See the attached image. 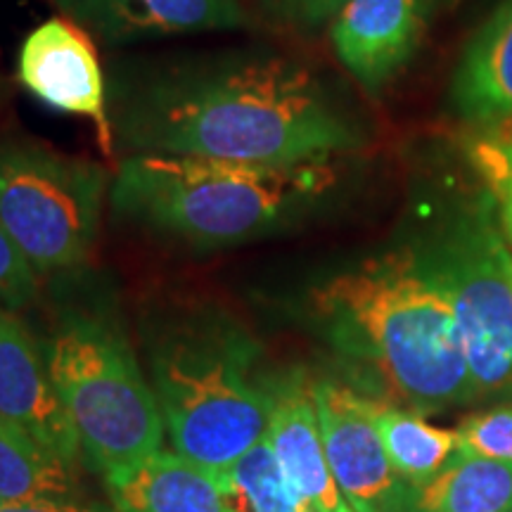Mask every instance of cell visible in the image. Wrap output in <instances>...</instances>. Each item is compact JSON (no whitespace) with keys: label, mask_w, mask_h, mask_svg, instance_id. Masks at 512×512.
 I'll return each instance as SVG.
<instances>
[{"label":"cell","mask_w":512,"mask_h":512,"mask_svg":"<svg viewBox=\"0 0 512 512\" xmlns=\"http://www.w3.org/2000/svg\"><path fill=\"white\" fill-rule=\"evenodd\" d=\"M114 138L131 155L292 166L361 145V128L304 64L264 50L119 69Z\"/></svg>","instance_id":"obj_1"},{"label":"cell","mask_w":512,"mask_h":512,"mask_svg":"<svg viewBox=\"0 0 512 512\" xmlns=\"http://www.w3.org/2000/svg\"><path fill=\"white\" fill-rule=\"evenodd\" d=\"M332 344L370 363L387 392L415 413L477 394L451 299L430 256L399 249L363 261L311 292Z\"/></svg>","instance_id":"obj_2"},{"label":"cell","mask_w":512,"mask_h":512,"mask_svg":"<svg viewBox=\"0 0 512 512\" xmlns=\"http://www.w3.org/2000/svg\"><path fill=\"white\" fill-rule=\"evenodd\" d=\"M328 162L266 166L200 157L128 155L110 202L128 221L195 247L261 238L318 197Z\"/></svg>","instance_id":"obj_3"},{"label":"cell","mask_w":512,"mask_h":512,"mask_svg":"<svg viewBox=\"0 0 512 512\" xmlns=\"http://www.w3.org/2000/svg\"><path fill=\"white\" fill-rule=\"evenodd\" d=\"M259 349L223 313L169 323L150 349L152 389L174 451L221 475L266 437L273 392L256 370Z\"/></svg>","instance_id":"obj_4"},{"label":"cell","mask_w":512,"mask_h":512,"mask_svg":"<svg viewBox=\"0 0 512 512\" xmlns=\"http://www.w3.org/2000/svg\"><path fill=\"white\" fill-rule=\"evenodd\" d=\"M46 358L81 458L95 472L107 477L162 448L166 427L155 389L117 325L69 313Z\"/></svg>","instance_id":"obj_5"},{"label":"cell","mask_w":512,"mask_h":512,"mask_svg":"<svg viewBox=\"0 0 512 512\" xmlns=\"http://www.w3.org/2000/svg\"><path fill=\"white\" fill-rule=\"evenodd\" d=\"M110 176L38 145L0 147V226L38 275L72 271L98 238Z\"/></svg>","instance_id":"obj_6"},{"label":"cell","mask_w":512,"mask_h":512,"mask_svg":"<svg viewBox=\"0 0 512 512\" xmlns=\"http://www.w3.org/2000/svg\"><path fill=\"white\" fill-rule=\"evenodd\" d=\"M451 299L477 392L512 387V256L486 226L465 228L430 256Z\"/></svg>","instance_id":"obj_7"},{"label":"cell","mask_w":512,"mask_h":512,"mask_svg":"<svg viewBox=\"0 0 512 512\" xmlns=\"http://www.w3.org/2000/svg\"><path fill=\"white\" fill-rule=\"evenodd\" d=\"M332 477L354 512H399L401 482L384 451L375 401L337 382L313 384Z\"/></svg>","instance_id":"obj_8"},{"label":"cell","mask_w":512,"mask_h":512,"mask_svg":"<svg viewBox=\"0 0 512 512\" xmlns=\"http://www.w3.org/2000/svg\"><path fill=\"white\" fill-rule=\"evenodd\" d=\"M24 88L57 112L91 119L102 152L112 155L110 95L91 36L67 19H48L22 43L17 62Z\"/></svg>","instance_id":"obj_9"},{"label":"cell","mask_w":512,"mask_h":512,"mask_svg":"<svg viewBox=\"0 0 512 512\" xmlns=\"http://www.w3.org/2000/svg\"><path fill=\"white\" fill-rule=\"evenodd\" d=\"M69 22L110 46L249 27L240 0H53Z\"/></svg>","instance_id":"obj_10"},{"label":"cell","mask_w":512,"mask_h":512,"mask_svg":"<svg viewBox=\"0 0 512 512\" xmlns=\"http://www.w3.org/2000/svg\"><path fill=\"white\" fill-rule=\"evenodd\" d=\"M0 418L76 467L79 444L50 377L48 358L8 306L0 304Z\"/></svg>","instance_id":"obj_11"},{"label":"cell","mask_w":512,"mask_h":512,"mask_svg":"<svg viewBox=\"0 0 512 512\" xmlns=\"http://www.w3.org/2000/svg\"><path fill=\"white\" fill-rule=\"evenodd\" d=\"M427 0H347L332 24L339 62L370 93L411 60L425 29Z\"/></svg>","instance_id":"obj_12"},{"label":"cell","mask_w":512,"mask_h":512,"mask_svg":"<svg viewBox=\"0 0 512 512\" xmlns=\"http://www.w3.org/2000/svg\"><path fill=\"white\" fill-rule=\"evenodd\" d=\"M266 441L299 501L316 505L320 512H354L325 456L313 384L292 380L273 392Z\"/></svg>","instance_id":"obj_13"},{"label":"cell","mask_w":512,"mask_h":512,"mask_svg":"<svg viewBox=\"0 0 512 512\" xmlns=\"http://www.w3.org/2000/svg\"><path fill=\"white\" fill-rule=\"evenodd\" d=\"M105 486L117 512H228L219 477L166 448L107 475Z\"/></svg>","instance_id":"obj_14"},{"label":"cell","mask_w":512,"mask_h":512,"mask_svg":"<svg viewBox=\"0 0 512 512\" xmlns=\"http://www.w3.org/2000/svg\"><path fill=\"white\" fill-rule=\"evenodd\" d=\"M453 100L475 124L512 119V0L467 46L453 81Z\"/></svg>","instance_id":"obj_15"},{"label":"cell","mask_w":512,"mask_h":512,"mask_svg":"<svg viewBox=\"0 0 512 512\" xmlns=\"http://www.w3.org/2000/svg\"><path fill=\"white\" fill-rule=\"evenodd\" d=\"M411 512H512V465L458 451L418 486Z\"/></svg>","instance_id":"obj_16"},{"label":"cell","mask_w":512,"mask_h":512,"mask_svg":"<svg viewBox=\"0 0 512 512\" xmlns=\"http://www.w3.org/2000/svg\"><path fill=\"white\" fill-rule=\"evenodd\" d=\"M76 496L74 467L22 427L0 418V503L34 498L76 501Z\"/></svg>","instance_id":"obj_17"},{"label":"cell","mask_w":512,"mask_h":512,"mask_svg":"<svg viewBox=\"0 0 512 512\" xmlns=\"http://www.w3.org/2000/svg\"><path fill=\"white\" fill-rule=\"evenodd\" d=\"M375 422L396 475L415 486L427 484L458 451V432L441 430L418 413L375 401Z\"/></svg>","instance_id":"obj_18"},{"label":"cell","mask_w":512,"mask_h":512,"mask_svg":"<svg viewBox=\"0 0 512 512\" xmlns=\"http://www.w3.org/2000/svg\"><path fill=\"white\" fill-rule=\"evenodd\" d=\"M219 477L228 512H302V501L280 470L266 437Z\"/></svg>","instance_id":"obj_19"},{"label":"cell","mask_w":512,"mask_h":512,"mask_svg":"<svg viewBox=\"0 0 512 512\" xmlns=\"http://www.w3.org/2000/svg\"><path fill=\"white\" fill-rule=\"evenodd\" d=\"M472 162L491 188L505 235L512 242V131L496 133L475 143Z\"/></svg>","instance_id":"obj_20"},{"label":"cell","mask_w":512,"mask_h":512,"mask_svg":"<svg viewBox=\"0 0 512 512\" xmlns=\"http://www.w3.org/2000/svg\"><path fill=\"white\" fill-rule=\"evenodd\" d=\"M456 432L460 453L512 465V406L472 415Z\"/></svg>","instance_id":"obj_21"},{"label":"cell","mask_w":512,"mask_h":512,"mask_svg":"<svg viewBox=\"0 0 512 512\" xmlns=\"http://www.w3.org/2000/svg\"><path fill=\"white\" fill-rule=\"evenodd\" d=\"M38 273L0 226V304L19 309L36 297Z\"/></svg>","instance_id":"obj_22"},{"label":"cell","mask_w":512,"mask_h":512,"mask_svg":"<svg viewBox=\"0 0 512 512\" xmlns=\"http://www.w3.org/2000/svg\"><path fill=\"white\" fill-rule=\"evenodd\" d=\"M264 3L285 22L313 29L335 17L347 0H264Z\"/></svg>","instance_id":"obj_23"},{"label":"cell","mask_w":512,"mask_h":512,"mask_svg":"<svg viewBox=\"0 0 512 512\" xmlns=\"http://www.w3.org/2000/svg\"><path fill=\"white\" fill-rule=\"evenodd\" d=\"M0 512H93L76 501H57V498H34V501L0 503Z\"/></svg>","instance_id":"obj_24"},{"label":"cell","mask_w":512,"mask_h":512,"mask_svg":"<svg viewBox=\"0 0 512 512\" xmlns=\"http://www.w3.org/2000/svg\"><path fill=\"white\" fill-rule=\"evenodd\" d=\"M302 512H320V510L316 508V505H311V503H304V505H302Z\"/></svg>","instance_id":"obj_25"},{"label":"cell","mask_w":512,"mask_h":512,"mask_svg":"<svg viewBox=\"0 0 512 512\" xmlns=\"http://www.w3.org/2000/svg\"><path fill=\"white\" fill-rule=\"evenodd\" d=\"M510 273H512V261H510Z\"/></svg>","instance_id":"obj_26"}]
</instances>
